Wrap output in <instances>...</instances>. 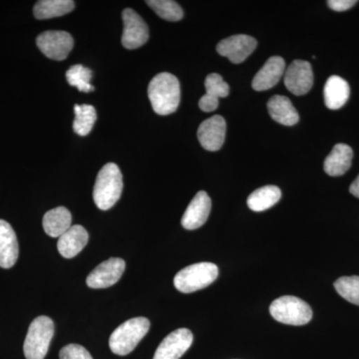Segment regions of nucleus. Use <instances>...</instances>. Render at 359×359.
Returning <instances> with one entry per match:
<instances>
[{
	"mask_svg": "<svg viewBox=\"0 0 359 359\" xmlns=\"http://www.w3.org/2000/svg\"><path fill=\"white\" fill-rule=\"evenodd\" d=\"M126 264L124 259L111 257L96 266L87 276V285L91 289H106L119 282L124 273Z\"/></svg>",
	"mask_w": 359,
	"mask_h": 359,
	"instance_id": "1a4fd4ad",
	"label": "nucleus"
},
{
	"mask_svg": "<svg viewBox=\"0 0 359 359\" xmlns=\"http://www.w3.org/2000/svg\"><path fill=\"white\" fill-rule=\"evenodd\" d=\"M219 269L212 263L191 264L180 271L174 278V285L183 294H191L209 287L217 280Z\"/></svg>",
	"mask_w": 359,
	"mask_h": 359,
	"instance_id": "20e7f679",
	"label": "nucleus"
},
{
	"mask_svg": "<svg viewBox=\"0 0 359 359\" xmlns=\"http://www.w3.org/2000/svg\"><path fill=\"white\" fill-rule=\"evenodd\" d=\"M226 137V121L221 115L205 120L198 129V138L205 150L218 151L224 145Z\"/></svg>",
	"mask_w": 359,
	"mask_h": 359,
	"instance_id": "ddd939ff",
	"label": "nucleus"
},
{
	"mask_svg": "<svg viewBox=\"0 0 359 359\" xmlns=\"http://www.w3.org/2000/svg\"><path fill=\"white\" fill-rule=\"evenodd\" d=\"M148 96L153 110L158 115L166 116L176 112L181 100L178 78L167 72L156 75L149 84Z\"/></svg>",
	"mask_w": 359,
	"mask_h": 359,
	"instance_id": "f257e3e1",
	"label": "nucleus"
},
{
	"mask_svg": "<svg viewBox=\"0 0 359 359\" xmlns=\"http://www.w3.org/2000/svg\"><path fill=\"white\" fill-rule=\"evenodd\" d=\"M349 192L353 194L354 197L358 198L359 199V175L358 178L354 180L353 183L349 187Z\"/></svg>",
	"mask_w": 359,
	"mask_h": 359,
	"instance_id": "7c9ffc66",
	"label": "nucleus"
},
{
	"mask_svg": "<svg viewBox=\"0 0 359 359\" xmlns=\"http://www.w3.org/2000/svg\"><path fill=\"white\" fill-rule=\"evenodd\" d=\"M89 235L83 226L79 224L71 226L69 230L66 231L57 243L58 252L65 259H72L76 257L88 243Z\"/></svg>",
	"mask_w": 359,
	"mask_h": 359,
	"instance_id": "a211bd4d",
	"label": "nucleus"
},
{
	"mask_svg": "<svg viewBox=\"0 0 359 359\" xmlns=\"http://www.w3.org/2000/svg\"><path fill=\"white\" fill-rule=\"evenodd\" d=\"M356 4H358L356 0H330V1H327L328 7L332 11H337V13L348 11Z\"/></svg>",
	"mask_w": 359,
	"mask_h": 359,
	"instance_id": "c756f323",
	"label": "nucleus"
},
{
	"mask_svg": "<svg viewBox=\"0 0 359 359\" xmlns=\"http://www.w3.org/2000/svg\"><path fill=\"white\" fill-rule=\"evenodd\" d=\"M334 287L346 301L359 306L358 276H341L334 283Z\"/></svg>",
	"mask_w": 359,
	"mask_h": 359,
	"instance_id": "cd10ccee",
	"label": "nucleus"
},
{
	"mask_svg": "<svg viewBox=\"0 0 359 359\" xmlns=\"http://www.w3.org/2000/svg\"><path fill=\"white\" fill-rule=\"evenodd\" d=\"M193 334L188 328H179L161 342L153 359H180L193 344Z\"/></svg>",
	"mask_w": 359,
	"mask_h": 359,
	"instance_id": "f8f14e48",
	"label": "nucleus"
},
{
	"mask_svg": "<svg viewBox=\"0 0 359 359\" xmlns=\"http://www.w3.org/2000/svg\"><path fill=\"white\" fill-rule=\"evenodd\" d=\"M150 330V320L146 318H135L125 321L116 328L109 339L111 351L117 355H127L136 348L139 342Z\"/></svg>",
	"mask_w": 359,
	"mask_h": 359,
	"instance_id": "7ed1b4c3",
	"label": "nucleus"
},
{
	"mask_svg": "<svg viewBox=\"0 0 359 359\" xmlns=\"http://www.w3.org/2000/svg\"><path fill=\"white\" fill-rule=\"evenodd\" d=\"M37 47L46 57L52 60H65L72 50L74 40L69 33L61 30H49L39 35Z\"/></svg>",
	"mask_w": 359,
	"mask_h": 359,
	"instance_id": "0eeeda50",
	"label": "nucleus"
},
{
	"mask_svg": "<svg viewBox=\"0 0 359 359\" xmlns=\"http://www.w3.org/2000/svg\"><path fill=\"white\" fill-rule=\"evenodd\" d=\"M71 223L72 216L65 207H57L47 212L42 222L45 233L51 238H60L66 231L69 230Z\"/></svg>",
	"mask_w": 359,
	"mask_h": 359,
	"instance_id": "4be33fe9",
	"label": "nucleus"
},
{
	"mask_svg": "<svg viewBox=\"0 0 359 359\" xmlns=\"http://www.w3.org/2000/svg\"><path fill=\"white\" fill-rule=\"evenodd\" d=\"M285 85L294 95L308 93L313 85V73L311 63L304 60H294L285 72Z\"/></svg>",
	"mask_w": 359,
	"mask_h": 359,
	"instance_id": "9b49d317",
	"label": "nucleus"
},
{
	"mask_svg": "<svg viewBox=\"0 0 359 359\" xmlns=\"http://www.w3.org/2000/svg\"><path fill=\"white\" fill-rule=\"evenodd\" d=\"M257 42L250 35L238 34L222 40L217 45L219 55L224 56L231 63L238 65L244 62L257 48Z\"/></svg>",
	"mask_w": 359,
	"mask_h": 359,
	"instance_id": "9d476101",
	"label": "nucleus"
},
{
	"mask_svg": "<svg viewBox=\"0 0 359 359\" xmlns=\"http://www.w3.org/2000/svg\"><path fill=\"white\" fill-rule=\"evenodd\" d=\"M75 119L73 130L79 136H87L93 129L97 120L95 108L92 105H75Z\"/></svg>",
	"mask_w": 359,
	"mask_h": 359,
	"instance_id": "393cba45",
	"label": "nucleus"
},
{
	"mask_svg": "<svg viewBox=\"0 0 359 359\" xmlns=\"http://www.w3.org/2000/svg\"><path fill=\"white\" fill-rule=\"evenodd\" d=\"M282 198V191L276 186H264L250 194L248 205L252 211L264 212L273 207Z\"/></svg>",
	"mask_w": 359,
	"mask_h": 359,
	"instance_id": "b1692460",
	"label": "nucleus"
},
{
	"mask_svg": "<svg viewBox=\"0 0 359 359\" xmlns=\"http://www.w3.org/2000/svg\"><path fill=\"white\" fill-rule=\"evenodd\" d=\"M353 151L346 144H337L330 154L325 158V173L332 177L342 176L348 171L353 163Z\"/></svg>",
	"mask_w": 359,
	"mask_h": 359,
	"instance_id": "6ab92c4d",
	"label": "nucleus"
},
{
	"mask_svg": "<svg viewBox=\"0 0 359 359\" xmlns=\"http://www.w3.org/2000/svg\"><path fill=\"white\" fill-rule=\"evenodd\" d=\"M205 94L199 101V107L204 112H212L218 108L219 99L230 93V87L217 73L208 75L205 81Z\"/></svg>",
	"mask_w": 359,
	"mask_h": 359,
	"instance_id": "f3484780",
	"label": "nucleus"
},
{
	"mask_svg": "<svg viewBox=\"0 0 359 359\" xmlns=\"http://www.w3.org/2000/svg\"><path fill=\"white\" fill-rule=\"evenodd\" d=\"M123 191V177L119 167L108 163L97 175L93 199L98 209L107 211L119 201Z\"/></svg>",
	"mask_w": 359,
	"mask_h": 359,
	"instance_id": "f03ea898",
	"label": "nucleus"
},
{
	"mask_svg": "<svg viewBox=\"0 0 359 359\" xmlns=\"http://www.w3.org/2000/svg\"><path fill=\"white\" fill-rule=\"evenodd\" d=\"M285 72V62L280 56H273L264 63L261 70L252 79V88L256 91H266L275 87Z\"/></svg>",
	"mask_w": 359,
	"mask_h": 359,
	"instance_id": "2eb2a0df",
	"label": "nucleus"
},
{
	"mask_svg": "<svg viewBox=\"0 0 359 359\" xmlns=\"http://www.w3.org/2000/svg\"><path fill=\"white\" fill-rule=\"evenodd\" d=\"M92 76H93V72L89 68L84 67L81 65L71 66L66 72V79H67L68 83L71 86L76 87L79 91L86 92V93L95 89L90 84Z\"/></svg>",
	"mask_w": 359,
	"mask_h": 359,
	"instance_id": "a878e982",
	"label": "nucleus"
},
{
	"mask_svg": "<svg viewBox=\"0 0 359 359\" xmlns=\"http://www.w3.org/2000/svg\"><path fill=\"white\" fill-rule=\"evenodd\" d=\"M323 95H325V106L328 109H340L348 100L351 88L344 78L334 75L328 78L323 90Z\"/></svg>",
	"mask_w": 359,
	"mask_h": 359,
	"instance_id": "aec40b11",
	"label": "nucleus"
},
{
	"mask_svg": "<svg viewBox=\"0 0 359 359\" xmlns=\"http://www.w3.org/2000/svg\"><path fill=\"white\" fill-rule=\"evenodd\" d=\"M269 313L278 323L289 325H304L313 318V311L306 302L292 295L278 297L269 306Z\"/></svg>",
	"mask_w": 359,
	"mask_h": 359,
	"instance_id": "423d86ee",
	"label": "nucleus"
},
{
	"mask_svg": "<svg viewBox=\"0 0 359 359\" xmlns=\"http://www.w3.org/2000/svg\"><path fill=\"white\" fill-rule=\"evenodd\" d=\"M74 6L72 0H40L33 7V13L37 20H50L71 13Z\"/></svg>",
	"mask_w": 359,
	"mask_h": 359,
	"instance_id": "5701e85b",
	"label": "nucleus"
},
{
	"mask_svg": "<svg viewBox=\"0 0 359 359\" xmlns=\"http://www.w3.org/2000/svg\"><path fill=\"white\" fill-rule=\"evenodd\" d=\"M146 4L163 20L179 21L183 18V9L176 1H172V0H148Z\"/></svg>",
	"mask_w": 359,
	"mask_h": 359,
	"instance_id": "bb28decb",
	"label": "nucleus"
},
{
	"mask_svg": "<svg viewBox=\"0 0 359 359\" xmlns=\"http://www.w3.org/2000/svg\"><path fill=\"white\" fill-rule=\"evenodd\" d=\"M268 110L276 122L285 126H294L299 120V113L287 97L275 95L269 99Z\"/></svg>",
	"mask_w": 359,
	"mask_h": 359,
	"instance_id": "412c9836",
	"label": "nucleus"
},
{
	"mask_svg": "<svg viewBox=\"0 0 359 359\" xmlns=\"http://www.w3.org/2000/svg\"><path fill=\"white\" fill-rule=\"evenodd\" d=\"M20 255V247L11 224L0 219V268L11 269L16 264Z\"/></svg>",
	"mask_w": 359,
	"mask_h": 359,
	"instance_id": "dca6fc26",
	"label": "nucleus"
},
{
	"mask_svg": "<svg viewBox=\"0 0 359 359\" xmlns=\"http://www.w3.org/2000/svg\"><path fill=\"white\" fill-rule=\"evenodd\" d=\"M60 359H93L89 351L79 344H68L59 353Z\"/></svg>",
	"mask_w": 359,
	"mask_h": 359,
	"instance_id": "c85d7f7f",
	"label": "nucleus"
},
{
	"mask_svg": "<svg viewBox=\"0 0 359 359\" xmlns=\"http://www.w3.org/2000/svg\"><path fill=\"white\" fill-rule=\"evenodd\" d=\"M124 30L122 44L127 49H137L143 46L149 39L147 23L133 9H124L122 13Z\"/></svg>",
	"mask_w": 359,
	"mask_h": 359,
	"instance_id": "6e6552de",
	"label": "nucleus"
},
{
	"mask_svg": "<svg viewBox=\"0 0 359 359\" xmlns=\"http://www.w3.org/2000/svg\"><path fill=\"white\" fill-rule=\"evenodd\" d=\"M54 335V323L48 316L35 318L28 328L23 346L26 359H44Z\"/></svg>",
	"mask_w": 359,
	"mask_h": 359,
	"instance_id": "39448f33",
	"label": "nucleus"
},
{
	"mask_svg": "<svg viewBox=\"0 0 359 359\" xmlns=\"http://www.w3.org/2000/svg\"><path fill=\"white\" fill-rule=\"evenodd\" d=\"M212 209V201L207 193L200 191L197 195L191 201L183 218H182V226L186 230H196L199 229L207 222Z\"/></svg>",
	"mask_w": 359,
	"mask_h": 359,
	"instance_id": "4468645a",
	"label": "nucleus"
}]
</instances>
